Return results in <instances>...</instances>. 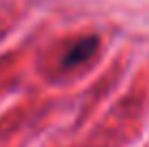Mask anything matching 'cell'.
Instances as JSON below:
<instances>
[{"label":"cell","instance_id":"obj_1","mask_svg":"<svg viewBox=\"0 0 149 147\" xmlns=\"http://www.w3.org/2000/svg\"><path fill=\"white\" fill-rule=\"evenodd\" d=\"M97 48H100L97 37H84V39H80V41H76L67 52H65L63 65H65V67H78V65H82L84 61H89L91 56H93V54L97 52Z\"/></svg>","mask_w":149,"mask_h":147}]
</instances>
